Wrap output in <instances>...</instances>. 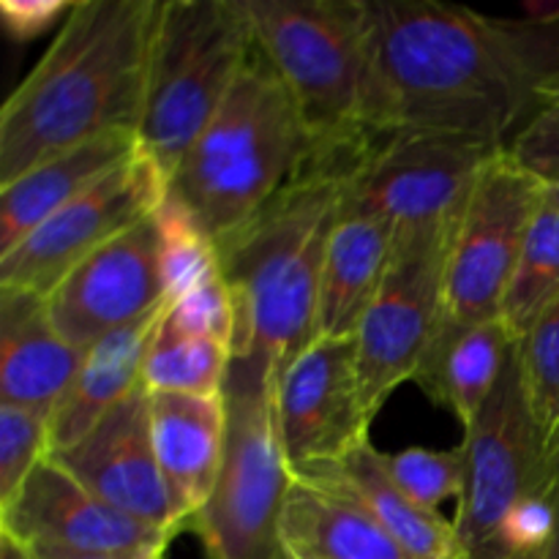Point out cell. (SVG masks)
<instances>
[{"mask_svg": "<svg viewBox=\"0 0 559 559\" xmlns=\"http://www.w3.org/2000/svg\"><path fill=\"white\" fill-rule=\"evenodd\" d=\"M366 134L440 131L506 145L559 76V5L489 16L431 0H369Z\"/></svg>", "mask_w": 559, "mask_h": 559, "instance_id": "obj_1", "label": "cell"}, {"mask_svg": "<svg viewBox=\"0 0 559 559\" xmlns=\"http://www.w3.org/2000/svg\"><path fill=\"white\" fill-rule=\"evenodd\" d=\"M162 0H80L0 109V186L76 145L140 131Z\"/></svg>", "mask_w": 559, "mask_h": 559, "instance_id": "obj_2", "label": "cell"}, {"mask_svg": "<svg viewBox=\"0 0 559 559\" xmlns=\"http://www.w3.org/2000/svg\"><path fill=\"white\" fill-rule=\"evenodd\" d=\"M344 183L342 173L306 167L257 216L216 243L238 309L233 358L260 355L278 374L320 338L322 267Z\"/></svg>", "mask_w": 559, "mask_h": 559, "instance_id": "obj_3", "label": "cell"}, {"mask_svg": "<svg viewBox=\"0 0 559 559\" xmlns=\"http://www.w3.org/2000/svg\"><path fill=\"white\" fill-rule=\"evenodd\" d=\"M314 140L282 76L251 52L222 109L180 158L167 197L218 243L300 178Z\"/></svg>", "mask_w": 559, "mask_h": 559, "instance_id": "obj_4", "label": "cell"}, {"mask_svg": "<svg viewBox=\"0 0 559 559\" xmlns=\"http://www.w3.org/2000/svg\"><path fill=\"white\" fill-rule=\"evenodd\" d=\"M254 49L282 76L314 140L311 158H355L371 58L369 0H243Z\"/></svg>", "mask_w": 559, "mask_h": 559, "instance_id": "obj_5", "label": "cell"}, {"mask_svg": "<svg viewBox=\"0 0 559 559\" xmlns=\"http://www.w3.org/2000/svg\"><path fill=\"white\" fill-rule=\"evenodd\" d=\"M254 52L243 0H162L140 151L173 178Z\"/></svg>", "mask_w": 559, "mask_h": 559, "instance_id": "obj_6", "label": "cell"}, {"mask_svg": "<svg viewBox=\"0 0 559 559\" xmlns=\"http://www.w3.org/2000/svg\"><path fill=\"white\" fill-rule=\"evenodd\" d=\"M227 442L211 500L191 519L211 559H287L282 513L293 486L276 409V366L235 355L227 385Z\"/></svg>", "mask_w": 559, "mask_h": 559, "instance_id": "obj_7", "label": "cell"}, {"mask_svg": "<svg viewBox=\"0 0 559 559\" xmlns=\"http://www.w3.org/2000/svg\"><path fill=\"white\" fill-rule=\"evenodd\" d=\"M544 189V180L519 167L508 151L480 175L459 216L448 254L440 322L415 374V382L426 393L435 385L442 360L464 333L500 320Z\"/></svg>", "mask_w": 559, "mask_h": 559, "instance_id": "obj_8", "label": "cell"}, {"mask_svg": "<svg viewBox=\"0 0 559 559\" xmlns=\"http://www.w3.org/2000/svg\"><path fill=\"white\" fill-rule=\"evenodd\" d=\"M462 448L467 484L453 524L469 559H491L508 511L559 484L549 437L530 402L519 342L489 402L464 429Z\"/></svg>", "mask_w": 559, "mask_h": 559, "instance_id": "obj_9", "label": "cell"}, {"mask_svg": "<svg viewBox=\"0 0 559 559\" xmlns=\"http://www.w3.org/2000/svg\"><path fill=\"white\" fill-rule=\"evenodd\" d=\"M459 216L396 229L380 293L355 333L360 399L371 420L399 385L415 380L429 353L440 322L448 254Z\"/></svg>", "mask_w": 559, "mask_h": 559, "instance_id": "obj_10", "label": "cell"}, {"mask_svg": "<svg viewBox=\"0 0 559 559\" xmlns=\"http://www.w3.org/2000/svg\"><path fill=\"white\" fill-rule=\"evenodd\" d=\"M506 145L440 131L377 134L344 183L342 207L418 227L459 216Z\"/></svg>", "mask_w": 559, "mask_h": 559, "instance_id": "obj_11", "label": "cell"}, {"mask_svg": "<svg viewBox=\"0 0 559 559\" xmlns=\"http://www.w3.org/2000/svg\"><path fill=\"white\" fill-rule=\"evenodd\" d=\"M167 200V178L142 151L93 183L22 243L0 254V287L47 298L71 271L115 238L151 218Z\"/></svg>", "mask_w": 559, "mask_h": 559, "instance_id": "obj_12", "label": "cell"}, {"mask_svg": "<svg viewBox=\"0 0 559 559\" xmlns=\"http://www.w3.org/2000/svg\"><path fill=\"white\" fill-rule=\"evenodd\" d=\"M276 409L293 473L342 462L369 442L355 338L320 336L276 374Z\"/></svg>", "mask_w": 559, "mask_h": 559, "instance_id": "obj_13", "label": "cell"}, {"mask_svg": "<svg viewBox=\"0 0 559 559\" xmlns=\"http://www.w3.org/2000/svg\"><path fill=\"white\" fill-rule=\"evenodd\" d=\"M156 213L87 257L47 295L55 328L80 353L167 306Z\"/></svg>", "mask_w": 559, "mask_h": 559, "instance_id": "obj_14", "label": "cell"}, {"mask_svg": "<svg viewBox=\"0 0 559 559\" xmlns=\"http://www.w3.org/2000/svg\"><path fill=\"white\" fill-rule=\"evenodd\" d=\"M0 535L20 546L96 557H164L178 533L156 530L98 500L58 462L44 459L0 508Z\"/></svg>", "mask_w": 559, "mask_h": 559, "instance_id": "obj_15", "label": "cell"}, {"mask_svg": "<svg viewBox=\"0 0 559 559\" xmlns=\"http://www.w3.org/2000/svg\"><path fill=\"white\" fill-rule=\"evenodd\" d=\"M49 459L118 511L167 533L186 527L158 467L151 435V391L145 382L115 404L82 440L49 453Z\"/></svg>", "mask_w": 559, "mask_h": 559, "instance_id": "obj_16", "label": "cell"}, {"mask_svg": "<svg viewBox=\"0 0 559 559\" xmlns=\"http://www.w3.org/2000/svg\"><path fill=\"white\" fill-rule=\"evenodd\" d=\"M85 353L66 342L49 317L47 298L0 287V404L52 418L74 382Z\"/></svg>", "mask_w": 559, "mask_h": 559, "instance_id": "obj_17", "label": "cell"}, {"mask_svg": "<svg viewBox=\"0 0 559 559\" xmlns=\"http://www.w3.org/2000/svg\"><path fill=\"white\" fill-rule=\"evenodd\" d=\"M151 435L158 467L180 516L189 524L211 500L227 442L222 396L151 393Z\"/></svg>", "mask_w": 559, "mask_h": 559, "instance_id": "obj_18", "label": "cell"}, {"mask_svg": "<svg viewBox=\"0 0 559 559\" xmlns=\"http://www.w3.org/2000/svg\"><path fill=\"white\" fill-rule=\"evenodd\" d=\"M287 559H404L374 516L349 491L295 473L282 513Z\"/></svg>", "mask_w": 559, "mask_h": 559, "instance_id": "obj_19", "label": "cell"}, {"mask_svg": "<svg viewBox=\"0 0 559 559\" xmlns=\"http://www.w3.org/2000/svg\"><path fill=\"white\" fill-rule=\"evenodd\" d=\"M140 151L136 134L115 131L36 164L0 186V254L14 249L49 216Z\"/></svg>", "mask_w": 559, "mask_h": 559, "instance_id": "obj_20", "label": "cell"}, {"mask_svg": "<svg viewBox=\"0 0 559 559\" xmlns=\"http://www.w3.org/2000/svg\"><path fill=\"white\" fill-rule=\"evenodd\" d=\"M396 227L371 213L338 211L328 240L320 284L317 333L328 338H355L366 311L374 304L391 265Z\"/></svg>", "mask_w": 559, "mask_h": 559, "instance_id": "obj_21", "label": "cell"}, {"mask_svg": "<svg viewBox=\"0 0 559 559\" xmlns=\"http://www.w3.org/2000/svg\"><path fill=\"white\" fill-rule=\"evenodd\" d=\"M300 473L320 475L349 491L380 522L404 559H469L459 540L456 524L440 516V511H429L409 500L393 484L382 464V453L371 442L355 448L342 462L300 469Z\"/></svg>", "mask_w": 559, "mask_h": 559, "instance_id": "obj_22", "label": "cell"}, {"mask_svg": "<svg viewBox=\"0 0 559 559\" xmlns=\"http://www.w3.org/2000/svg\"><path fill=\"white\" fill-rule=\"evenodd\" d=\"M164 309L87 349L74 382L49 418V453H58L82 440L115 404L142 385L147 349L162 325Z\"/></svg>", "mask_w": 559, "mask_h": 559, "instance_id": "obj_23", "label": "cell"}, {"mask_svg": "<svg viewBox=\"0 0 559 559\" xmlns=\"http://www.w3.org/2000/svg\"><path fill=\"white\" fill-rule=\"evenodd\" d=\"M513 347L516 342L502 320L486 322V325L464 333L453 344L448 358L442 360L440 374L426 396L440 407L451 409L467 429L475 415L489 402Z\"/></svg>", "mask_w": 559, "mask_h": 559, "instance_id": "obj_24", "label": "cell"}, {"mask_svg": "<svg viewBox=\"0 0 559 559\" xmlns=\"http://www.w3.org/2000/svg\"><path fill=\"white\" fill-rule=\"evenodd\" d=\"M559 295V205L544 189L530 233L524 238L522 257L513 271L500 320L511 331L513 342H522L546 306Z\"/></svg>", "mask_w": 559, "mask_h": 559, "instance_id": "obj_25", "label": "cell"}, {"mask_svg": "<svg viewBox=\"0 0 559 559\" xmlns=\"http://www.w3.org/2000/svg\"><path fill=\"white\" fill-rule=\"evenodd\" d=\"M229 364H233V347L213 338L186 336L162 320L147 349L142 382L151 393L222 396Z\"/></svg>", "mask_w": 559, "mask_h": 559, "instance_id": "obj_26", "label": "cell"}, {"mask_svg": "<svg viewBox=\"0 0 559 559\" xmlns=\"http://www.w3.org/2000/svg\"><path fill=\"white\" fill-rule=\"evenodd\" d=\"M156 222L158 233H162V273L167 304L183 298L186 293L222 273L216 243L202 233V227L189 216L186 207L167 197L164 205L158 207Z\"/></svg>", "mask_w": 559, "mask_h": 559, "instance_id": "obj_27", "label": "cell"}, {"mask_svg": "<svg viewBox=\"0 0 559 559\" xmlns=\"http://www.w3.org/2000/svg\"><path fill=\"white\" fill-rule=\"evenodd\" d=\"M388 475L393 484L415 500L418 506L437 511L442 502L459 497L462 500L464 484H467V462L464 448H404L396 453H382Z\"/></svg>", "mask_w": 559, "mask_h": 559, "instance_id": "obj_28", "label": "cell"}, {"mask_svg": "<svg viewBox=\"0 0 559 559\" xmlns=\"http://www.w3.org/2000/svg\"><path fill=\"white\" fill-rule=\"evenodd\" d=\"M519 353L530 402L551 445L559 429V295L546 306L533 331L519 342Z\"/></svg>", "mask_w": 559, "mask_h": 559, "instance_id": "obj_29", "label": "cell"}, {"mask_svg": "<svg viewBox=\"0 0 559 559\" xmlns=\"http://www.w3.org/2000/svg\"><path fill=\"white\" fill-rule=\"evenodd\" d=\"M47 456L49 420L31 409L0 404V508L14 500Z\"/></svg>", "mask_w": 559, "mask_h": 559, "instance_id": "obj_30", "label": "cell"}, {"mask_svg": "<svg viewBox=\"0 0 559 559\" xmlns=\"http://www.w3.org/2000/svg\"><path fill=\"white\" fill-rule=\"evenodd\" d=\"M164 322L186 336L213 338L233 347L235 331H238V309H235L233 289L224 273H216L205 284L186 293L183 298L169 300L164 309Z\"/></svg>", "mask_w": 559, "mask_h": 559, "instance_id": "obj_31", "label": "cell"}, {"mask_svg": "<svg viewBox=\"0 0 559 559\" xmlns=\"http://www.w3.org/2000/svg\"><path fill=\"white\" fill-rule=\"evenodd\" d=\"M513 162L551 183L559 178V102H544L506 147Z\"/></svg>", "mask_w": 559, "mask_h": 559, "instance_id": "obj_32", "label": "cell"}, {"mask_svg": "<svg viewBox=\"0 0 559 559\" xmlns=\"http://www.w3.org/2000/svg\"><path fill=\"white\" fill-rule=\"evenodd\" d=\"M71 9L74 3H63V0H0V20L11 38L33 41L55 22H60V16L66 20Z\"/></svg>", "mask_w": 559, "mask_h": 559, "instance_id": "obj_33", "label": "cell"}, {"mask_svg": "<svg viewBox=\"0 0 559 559\" xmlns=\"http://www.w3.org/2000/svg\"><path fill=\"white\" fill-rule=\"evenodd\" d=\"M31 559H164V557H96V555H74V551L47 549V546H22Z\"/></svg>", "mask_w": 559, "mask_h": 559, "instance_id": "obj_34", "label": "cell"}, {"mask_svg": "<svg viewBox=\"0 0 559 559\" xmlns=\"http://www.w3.org/2000/svg\"><path fill=\"white\" fill-rule=\"evenodd\" d=\"M0 559H31L27 551L9 535H0Z\"/></svg>", "mask_w": 559, "mask_h": 559, "instance_id": "obj_35", "label": "cell"}, {"mask_svg": "<svg viewBox=\"0 0 559 559\" xmlns=\"http://www.w3.org/2000/svg\"><path fill=\"white\" fill-rule=\"evenodd\" d=\"M535 559H559V495H557V530L555 535H551L549 544H546V549Z\"/></svg>", "mask_w": 559, "mask_h": 559, "instance_id": "obj_36", "label": "cell"}, {"mask_svg": "<svg viewBox=\"0 0 559 559\" xmlns=\"http://www.w3.org/2000/svg\"><path fill=\"white\" fill-rule=\"evenodd\" d=\"M540 102H559V76L544 87V93H540Z\"/></svg>", "mask_w": 559, "mask_h": 559, "instance_id": "obj_37", "label": "cell"}, {"mask_svg": "<svg viewBox=\"0 0 559 559\" xmlns=\"http://www.w3.org/2000/svg\"><path fill=\"white\" fill-rule=\"evenodd\" d=\"M546 186V194H549V200L559 205V178L551 180V183H544Z\"/></svg>", "mask_w": 559, "mask_h": 559, "instance_id": "obj_38", "label": "cell"}, {"mask_svg": "<svg viewBox=\"0 0 559 559\" xmlns=\"http://www.w3.org/2000/svg\"><path fill=\"white\" fill-rule=\"evenodd\" d=\"M551 459H555V467H557V473H559V429H557V435H555V442H551Z\"/></svg>", "mask_w": 559, "mask_h": 559, "instance_id": "obj_39", "label": "cell"}]
</instances>
